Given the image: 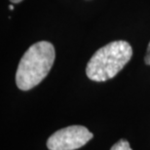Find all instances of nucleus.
Masks as SVG:
<instances>
[{
	"instance_id": "nucleus-1",
	"label": "nucleus",
	"mask_w": 150,
	"mask_h": 150,
	"mask_svg": "<svg viewBox=\"0 0 150 150\" xmlns=\"http://www.w3.org/2000/svg\"><path fill=\"white\" fill-rule=\"evenodd\" d=\"M55 57V48L50 42L40 41L29 47L21 59L17 69L18 88L28 91L37 86L50 72Z\"/></svg>"
},
{
	"instance_id": "nucleus-2",
	"label": "nucleus",
	"mask_w": 150,
	"mask_h": 150,
	"mask_svg": "<svg viewBox=\"0 0 150 150\" xmlns=\"http://www.w3.org/2000/svg\"><path fill=\"white\" fill-rule=\"evenodd\" d=\"M133 56V49L127 41L110 42L96 52L88 62L86 74L96 82L111 79L121 71Z\"/></svg>"
},
{
	"instance_id": "nucleus-3",
	"label": "nucleus",
	"mask_w": 150,
	"mask_h": 150,
	"mask_svg": "<svg viewBox=\"0 0 150 150\" xmlns=\"http://www.w3.org/2000/svg\"><path fill=\"white\" fill-rule=\"evenodd\" d=\"M93 134L84 126H69L54 133L47 140L50 150H75L90 142Z\"/></svg>"
},
{
	"instance_id": "nucleus-4",
	"label": "nucleus",
	"mask_w": 150,
	"mask_h": 150,
	"mask_svg": "<svg viewBox=\"0 0 150 150\" xmlns=\"http://www.w3.org/2000/svg\"><path fill=\"white\" fill-rule=\"evenodd\" d=\"M110 150H132L130 143L126 139H120L118 142H116Z\"/></svg>"
},
{
	"instance_id": "nucleus-5",
	"label": "nucleus",
	"mask_w": 150,
	"mask_h": 150,
	"mask_svg": "<svg viewBox=\"0 0 150 150\" xmlns=\"http://www.w3.org/2000/svg\"><path fill=\"white\" fill-rule=\"evenodd\" d=\"M144 62H145L146 64L150 65V42L148 44L147 50H146V55H145V58H144Z\"/></svg>"
},
{
	"instance_id": "nucleus-6",
	"label": "nucleus",
	"mask_w": 150,
	"mask_h": 150,
	"mask_svg": "<svg viewBox=\"0 0 150 150\" xmlns=\"http://www.w3.org/2000/svg\"><path fill=\"white\" fill-rule=\"evenodd\" d=\"M10 1L12 3H20V2H22L23 0H10Z\"/></svg>"
},
{
	"instance_id": "nucleus-7",
	"label": "nucleus",
	"mask_w": 150,
	"mask_h": 150,
	"mask_svg": "<svg viewBox=\"0 0 150 150\" xmlns=\"http://www.w3.org/2000/svg\"><path fill=\"white\" fill-rule=\"evenodd\" d=\"M9 9H10V10H14V7H13V5H10V6H9Z\"/></svg>"
}]
</instances>
